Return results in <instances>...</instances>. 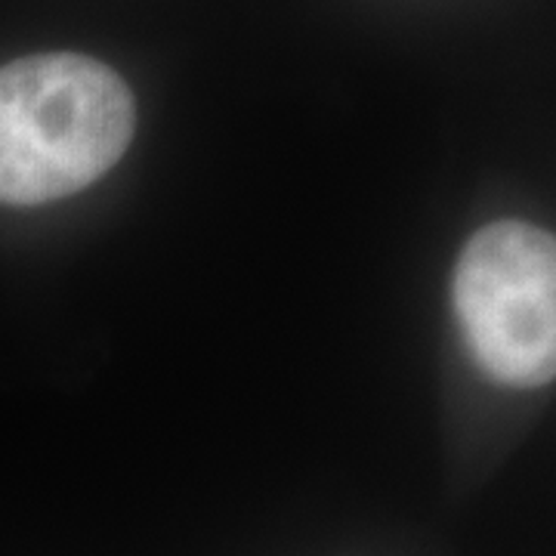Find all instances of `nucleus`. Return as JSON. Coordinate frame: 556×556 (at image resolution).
Listing matches in <instances>:
<instances>
[{"label":"nucleus","instance_id":"1","mask_svg":"<svg viewBox=\"0 0 556 556\" xmlns=\"http://www.w3.org/2000/svg\"><path fill=\"white\" fill-rule=\"evenodd\" d=\"M137 127L115 68L80 53H38L0 68V201L47 204L112 170Z\"/></svg>","mask_w":556,"mask_h":556},{"label":"nucleus","instance_id":"2","mask_svg":"<svg viewBox=\"0 0 556 556\" xmlns=\"http://www.w3.org/2000/svg\"><path fill=\"white\" fill-rule=\"evenodd\" d=\"M455 309L473 358L507 387H544L556 371V244L551 232L504 219L467 241Z\"/></svg>","mask_w":556,"mask_h":556}]
</instances>
